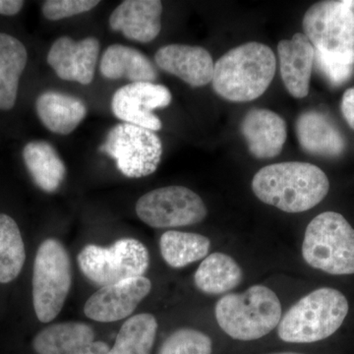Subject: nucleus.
<instances>
[{
    "label": "nucleus",
    "mask_w": 354,
    "mask_h": 354,
    "mask_svg": "<svg viewBox=\"0 0 354 354\" xmlns=\"http://www.w3.org/2000/svg\"><path fill=\"white\" fill-rule=\"evenodd\" d=\"M276 68L271 48L256 41L243 44L228 50L216 62L213 88L230 102L254 101L271 85Z\"/></svg>",
    "instance_id": "obj_2"
},
{
    "label": "nucleus",
    "mask_w": 354,
    "mask_h": 354,
    "mask_svg": "<svg viewBox=\"0 0 354 354\" xmlns=\"http://www.w3.org/2000/svg\"><path fill=\"white\" fill-rule=\"evenodd\" d=\"M36 109L44 127L59 135L73 132L87 115V106L81 100L53 91L39 95Z\"/></svg>",
    "instance_id": "obj_20"
},
{
    "label": "nucleus",
    "mask_w": 354,
    "mask_h": 354,
    "mask_svg": "<svg viewBox=\"0 0 354 354\" xmlns=\"http://www.w3.org/2000/svg\"><path fill=\"white\" fill-rule=\"evenodd\" d=\"M100 71L102 76L111 80L125 78L132 83H153L158 78L157 70L146 55L118 44H111L104 50Z\"/></svg>",
    "instance_id": "obj_21"
},
{
    "label": "nucleus",
    "mask_w": 354,
    "mask_h": 354,
    "mask_svg": "<svg viewBox=\"0 0 354 354\" xmlns=\"http://www.w3.org/2000/svg\"><path fill=\"white\" fill-rule=\"evenodd\" d=\"M91 326L81 322L53 324L37 334L32 348L37 354H106V342L95 341Z\"/></svg>",
    "instance_id": "obj_14"
},
{
    "label": "nucleus",
    "mask_w": 354,
    "mask_h": 354,
    "mask_svg": "<svg viewBox=\"0 0 354 354\" xmlns=\"http://www.w3.org/2000/svg\"><path fill=\"white\" fill-rule=\"evenodd\" d=\"M157 319L152 314L130 317L120 328L106 354H151L157 337Z\"/></svg>",
    "instance_id": "obj_26"
},
{
    "label": "nucleus",
    "mask_w": 354,
    "mask_h": 354,
    "mask_svg": "<svg viewBox=\"0 0 354 354\" xmlns=\"http://www.w3.org/2000/svg\"><path fill=\"white\" fill-rule=\"evenodd\" d=\"M315 64L319 71L330 85L339 87L351 80L354 74V65L344 64L315 51Z\"/></svg>",
    "instance_id": "obj_30"
},
{
    "label": "nucleus",
    "mask_w": 354,
    "mask_h": 354,
    "mask_svg": "<svg viewBox=\"0 0 354 354\" xmlns=\"http://www.w3.org/2000/svg\"><path fill=\"white\" fill-rule=\"evenodd\" d=\"M281 75L288 92L295 99L309 93L310 79L315 64V50L307 37L297 32L291 39L279 43Z\"/></svg>",
    "instance_id": "obj_17"
},
{
    "label": "nucleus",
    "mask_w": 354,
    "mask_h": 354,
    "mask_svg": "<svg viewBox=\"0 0 354 354\" xmlns=\"http://www.w3.org/2000/svg\"><path fill=\"white\" fill-rule=\"evenodd\" d=\"M252 190L265 204L286 213H302L325 199L330 181L320 167L309 162H279L254 176Z\"/></svg>",
    "instance_id": "obj_1"
},
{
    "label": "nucleus",
    "mask_w": 354,
    "mask_h": 354,
    "mask_svg": "<svg viewBox=\"0 0 354 354\" xmlns=\"http://www.w3.org/2000/svg\"><path fill=\"white\" fill-rule=\"evenodd\" d=\"M151 290L152 283L144 276L102 286L88 298L84 306V313L97 322L122 320L131 315Z\"/></svg>",
    "instance_id": "obj_12"
},
{
    "label": "nucleus",
    "mask_w": 354,
    "mask_h": 354,
    "mask_svg": "<svg viewBox=\"0 0 354 354\" xmlns=\"http://www.w3.org/2000/svg\"><path fill=\"white\" fill-rule=\"evenodd\" d=\"M26 260L24 241L17 223L0 214V283L17 279Z\"/></svg>",
    "instance_id": "obj_27"
},
{
    "label": "nucleus",
    "mask_w": 354,
    "mask_h": 354,
    "mask_svg": "<svg viewBox=\"0 0 354 354\" xmlns=\"http://www.w3.org/2000/svg\"><path fill=\"white\" fill-rule=\"evenodd\" d=\"M354 1L317 2L305 13L302 27L317 53L354 65Z\"/></svg>",
    "instance_id": "obj_6"
},
{
    "label": "nucleus",
    "mask_w": 354,
    "mask_h": 354,
    "mask_svg": "<svg viewBox=\"0 0 354 354\" xmlns=\"http://www.w3.org/2000/svg\"><path fill=\"white\" fill-rule=\"evenodd\" d=\"M78 263L84 276L102 288L143 277L150 255L142 242L122 239L109 247L88 244L79 253Z\"/></svg>",
    "instance_id": "obj_8"
},
{
    "label": "nucleus",
    "mask_w": 354,
    "mask_h": 354,
    "mask_svg": "<svg viewBox=\"0 0 354 354\" xmlns=\"http://www.w3.org/2000/svg\"><path fill=\"white\" fill-rule=\"evenodd\" d=\"M171 91L151 82L130 83L118 88L111 100V109L118 120L151 131H158L162 121L153 111L171 104Z\"/></svg>",
    "instance_id": "obj_11"
},
{
    "label": "nucleus",
    "mask_w": 354,
    "mask_h": 354,
    "mask_svg": "<svg viewBox=\"0 0 354 354\" xmlns=\"http://www.w3.org/2000/svg\"><path fill=\"white\" fill-rule=\"evenodd\" d=\"M155 62L160 69L191 87H203L213 81L215 64L209 51L201 46L169 44L156 53Z\"/></svg>",
    "instance_id": "obj_15"
},
{
    "label": "nucleus",
    "mask_w": 354,
    "mask_h": 354,
    "mask_svg": "<svg viewBox=\"0 0 354 354\" xmlns=\"http://www.w3.org/2000/svg\"><path fill=\"white\" fill-rule=\"evenodd\" d=\"M302 256L305 262L328 274H354V228L341 214L324 212L305 230Z\"/></svg>",
    "instance_id": "obj_5"
},
{
    "label": "nucleus",
    "mask_w": 354,
    "mask_h": 354,
    "mask_svg": "<svg viewBox=\"0 0 354 354\" xmlns=\"http://www.w3.org/2000/svg\"><path fill=\"white\" fill-rule=\"evenodd\" d=\"M100 1L94 0H48L43 6V14L46 19L57 21L88 12Z\"/></svg>",
    "instance_id": "obj_29"
},
{
    "label": "nucleus",
    "mask_w": 354,
    "mask_h": 354,
    "mask_svg": "<svg viewBox=\"0 0 354 354\" xmlns=\"http://www.w3.org/2000/svg\"><path fill=\"white\" fill-rule=\"evenodd\" d=\"M32 304L39 322L55 320L64 308L72 283L71 263L62 242H41L32 270Z\"/></svg>",
    "instance_id": "obj_7"
},
{
    "label": "nucleus",
    "mask_w": 354,
    "mask_h": 354,
    "mask_svg": "<svg viewBox=\"0 0 354 354\" xmlns=\"http://www.w3.org/2000/svg\"><path fill=\"white\" fill-rule=\"evenodd\" d=\"M274 354H301V353H274Z\"/></svg>",
    "instance_id": "obj_33"
},
{
    "label": "nucleus",
    "mask_w": 354,
    "mask_h": 354,
    "mask_svg": "<svg viewBox=\"0 0 354 354\" xmlns=\"http://www.w3.org/2000/svg\"><path fill=\"white\" fill-rule=\"evenodd\" d=\"M241 130L249 152L257 158H272L279 156L288 137L283 118L266 109L249 111L242 120Z\"/></svg>",
    "instance_id": "obj_18"
},
{
    "label": "nucleus",
    "mask_w": 354,
    "mask_h": 354,
    "mask_svg": "<svg viewBox=\"0 0 354 354\" xmlns=\"http://www.w3.org/2000/svg\"><path fill=\"white\" fill-rule=\"evenodd\" d=\"M100 151L115 160L123 176L141 178L157 171L162 144L155 132L123 122L109 130Z\"/></svg>",
    "instance_id": "obj_9"
},
{
    "label": "nucleus",
    "mask_w": 354,
    "mask_h": 354,
    "mask_svg": "<svg viewBox=\"0 0 354 354\" xmlns=\"http://www.w3.org/2000/svg\"><path fill=\"white\" fill-rule=\"evenodd\" d=\"M23 158L32 180L44 192H55L64 180V162L50 144L34 141L27 144Z\"/></svg>",
    "instance_id": "obj_24"
},
{
    "label": "nucleus",
    "mask_w": 354,
    "mask_h": 354,
    "mask_svg": "<svg viewBox=\"0 0 354 354\" xmlns=\"http://www.w3.org/2000/svg\"><path fill=\"white\" fill-rule=\"evenodd\" d=\"M243 272L234 258L216 252L205 258L194 274L198 290L206 295H220L241 285Z\"/></svg>",
    "instance_id": "obj_23"
},
{
    "label": "nucleus",
    "mask_w": 354,
    "mask_h": 354,
    "mask_svg": "<svg viewBox=\"0 0 354 354\" xmlns=\"http://www.w3.org/2000/svg\"><path fill=\"white\" fill-rule=\"evenodd\" d=\"M24 6V1L20 0H0V14L13 16L19 13Z\"/></svg>",
    "instance_id": "obj_32"
},
{
    "label": "nucleus",
    "mask_w": 354,
    "mask_h": 354,
    "mask_svg": "<svg viewBox=\"0 0 354 354\" xmlns=\"http://www.w3.org/2000/svg\"><path fill=\"white\" fill-rule=\"evenodd\" d=\"M213 342L209 335L194 329L177 330L169 335L158 354H212Z\"/></svg>",
    "instance_id": "obj_28"
},
{
    "label": "nucleus",
    "mask_w": 354,
    "mask_h": 354,
    "mask_svg": "<svg viewBox=\"0 0 354 354\" xmlns=\"http://www.w3.org/2000/svg\"><path fill=\"white\" fill-rule=\"evenodd\" d=\"M140 220L153 228L196 225L207 216V207L194 191L184 186H167L143 195L136 204Z\"/></svg>",
    "instance_id": "obj_10"
},
{
    "label": "nucleus",
    "mask_w": 354,
    "mask_h": 354,
    "mask_svg": "<svg viewBox=\"0 0 354 354\" xmlns=\"http://www.w3.org/2000/svg\"><path fill=\"white\" fill-rule=\"evenodd\" d=\"M99 55L100 41L93 37L78 41L62 37L53 44L46 59L62 80L88 85L94 80Z\"/></svg>",
    "instance_id": "obj_13"
},
{
    "label": "nucleus",
    "mask_w": 354,
    "mask_h": 354,
    "mask_svg": "<svg viewBox=\"0 0 354 354\" xmlns=\"http://www.w3.org/2000/svg\"><path fill=\"white\" fill-rule=\"evenodd\" d=\"M297 135L300 147L311 155L337 158L346 150L344 134L332 118L321 111H308L300 114L297 121Z\"/></svg>",
    "instance_id": "obj_19"
},
{
    "label": "nucleus",
    "mask_w": 354,
    "mask_h": 354,
    "mask_svg": "<svg viewBox=\"0 0 354 354\" xmlns=\"http://www.w3.org/2000/svg\"><path fill=\"white\" fill-rule=\"evenodd\" d=\"M341 111L349 127L354 130V88H348L342 95Z\"/></svg>",
    "instance_id": "obj_31"
},
{
    "label": "nucleus",
    "mask_w": 354,
    "mask_h": 354,
    "mask_svg": "<svg viewBox=\"0 0 354 354\" xmlns=\"http://www.w3.org/2000/svg\"><path fill=\"white\" fill-rule=\"evenodd\" d=\"M162 3L158 0H127L109 17L113 31L139 43H150L162 30Z\"/></svg>",
    "instance_id": "obj_16"
},
{
    "label": "nucleus",
    "mask_w": 354,
    "mask_h": 354,
    "mask_svg": "<svg viewBox=\"0 0 354 354\" xmlns=\"http://www.w3.org/2000/svg\"><path fill=\"white\" fill-rule=\"evenodd\" d=\"M216 322L237 341H255L271 333L281 320L278 295L264 286H253L241 293H230L218 300Z\"/></svg>",
    "instance_id": "obj_4"
},
{
    "label": "nucleus",
    "mask_w": 354,
    "mask_h": 354,
    "mask_svg": "<svg viewBox=\"0 0 354 354\" xmlns=\"http://www.w3.org/2000/svg\"><path fill=\"white\" fill-rule=\"evenodd\" d=\"M24 44L10 35L0 32V109L15 106L20 77L27 64Z\"/></svg>",
    "instance_id": "obj_22"
},
{
    "label": "nucleus",
    "mask_w": 354,
    "mask_h": 354,
    "mask_svg": "<svg viewBox=\"0 0 354 354\" xmlns=\"http://www.w3.org/2000/svg\"><path fill=\"white\" fill-rule=\"evenodd\" d=\"M348 310V299L341 291L318 288L286 312L278 326L279 337L291 344L323 341L341 328Z\"/></svg>",
    "instance_id": "obj_3"
},
{
    "label": "nucleus",
    "mask_w": 354,
    "mask_h": 354,
    "mask_svg": "<svg viewBox=\"0 0 354 354\" xmlns=\"http://www.w3.org/2000/svg\"><path fill=\"white\" fill-rule=\"evenodd\" d=\"M211 241L193 232L169 230L160 236V249L167 264L180 269L204 259L209 254Z\"/></svg>",
    "instance_id": "obj_25"
}]
</instances>
